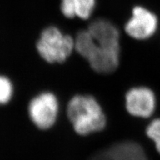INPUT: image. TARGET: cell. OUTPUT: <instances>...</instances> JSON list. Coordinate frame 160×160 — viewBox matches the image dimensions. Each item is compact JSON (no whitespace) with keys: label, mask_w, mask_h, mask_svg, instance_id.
Returning a JSON list of instances; mask_svg holds the SVG:
<instances>
[{"label":"cell","mask_w":160,"mask_h":160,"mask_svg":"<svg viewBox=\"0 0 160 160\" xmlns=\"http://www.w3.org/2000/svg\"><path fill=\"white\" fill-rule=\"evenodd\" d=\"M75 49L99 73H113L119 63V33L114 25L105 19H97L88 28L79 32Z\"/></svg>","instance_id":"6da1fadb"},{"label":"cell","mask_w":160,"mask_h":160,"mask_svg":"<svg viewBox=\"0 0 160 160\" xmlns=\"http://www.w3.org/2000/svg\"><path fill=\"white\" fill-rule=\"evenodd\" d=\"M68 116L75 131L88 135L102 131L106 125V118L102 108L91 96L77 95L68 105Z\"/></svg>","instance_id":"7a4b0ae2"},{"label":"cell","mask_w":160,"mask_h":160,"mask_svg":"<svg viewBox=\"0 0 160 160\" xmlns=\"http://www.w3.org/2000/svg\"><path fill=\"white\" fill-rule=\"evenodd\" d=\"M37 48L39 55L48 62L62 63L75 48V41L71 36L64 35L57 28L48 27L42 33Z\"/></svg>","instance_id":"3957f363"},{"label":"cell","mask_w":160,"mask_h":160,"mask_svg":"<svg viewBox=\"0 0 160 160\" xmlns=\"http://www.w3.org/2000/svg\"><path fill=\"white\" fill-rule=\"evenodd\" d=\"M58 109L57 98L49 92L42 93L33 98L28 108L30 117L40 129H48L54 124Z\"/></svg>","instance_id":"277c9868"},{"label":"cell","mask_w":160,"mask_h":160,"mask_svg":"<svg viewBox=\"0 0 160 160\" xmlns=\"http://www.w3.org/2000/svg\"><path fill=\"white\" fill-rule=\"evenodd\" d=\"M125 104L126 108L131 115L138 117H149L155 110V95L148 88H134L126 94Z\"/></svg>","instance_id":"5b68a950"},{"label":"cell","mask_w":160,"mask_h":160,"mask_svg":"<svg viewBox=\"0 0 160 160\" xmlns=\"http://www.w3.org/2000/svg\"><path fill=\"white\" fill-rule=\"evenodd\" d=\"M157 28V19L153 13L142 7H135L125 25V31L136 39H145L155 33Z\"/></svg>","instance_id":"8992f818"},{"label":"cell","mask_w":160,"mask_h":160,"mask_svg":"<svg viewBox=\"0 0 160 160\" xmlns=\"http://www.w3.org/2000/svg\"><path fill=\"white\" fill-rule=\"evenodd\" d=\"M91 160H148L142 148L133 142H122L102 150Z\"/></svg>","instance_id":"52a82bcc"},{"label":"cell","mask_w":160,"mask_h":160,"mask_svg":"<svg viewBox=\"0 0 160 160\" xmlns=\"http://www.w3.org/2000/svg\"><path fill=\"white\" fill-rule=\"evenodd\" d=\"M95 4V0H77L76 16L82 19H88L93 13Z\"/></svg>","instance_id":"ba28073f"},{"label":"cell","mask_w":160,"mask_h":160,"mask_svg":"<svg viewBox=\"0 0 160 160\" xmlns=\"http://www.w3.org/2000/svg\"><path fill=\"white\" fill-rule=\"evenodd\" d=\"M13 95V85L7 77L0 76V105L8 102Z\"/></svg>","instance_id":"9c48e42d"},{"label":"cell","mask_w":160,"mask_h":160,"mask_svg":"<svg viewBox=\"0 0 160 160\" xmlns=\"http://www.w3.org/2000/svg\"><path fill=\"white\" fill-rule=\"evenodd\" d=\"M148 137L154 142L156 148L160 153V119L153 120L146 130Z\"/></svg>","instance_id":"30bf717a"},{"label":"cell","mask_w":160,"mask_h":160,"mask_svg":"<svg viewBox=\"0 0 160 160\" xmlns=\"http://www.w3.org/2000/svg\"><path fill=\"white\" fill-rule=\"evenodd\" d=\"M77 0H62L61 11L65 17L73 19L76 16Z\"/></svg>","instance_id":"8fae6325"}]
</instances>
